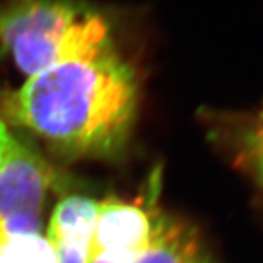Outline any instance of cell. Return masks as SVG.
Listing matches in <instances>:
<instances>
[{
    "label": "cell",
    "instance_id": "6da1fadb",
    "mask_svg": "<svg viewBox=\"0 0 263 263\" xmlns=\"http://www.w3.org/2000/svg\"><path fill=\"white\" fill-rule=\"evenodd\" d=\"M136 104L135 72L111 46L28 76L13 113L66 155L103 157L126 141Z\"/></svg>",
    "mask_w": 263,
    "mask_h": 263
},
{
    "label": "cell",
    "instance_id": "7a4b0ae2",
    "mask_svg": "<svg viewBox=\"0 0 263 263\" xmlns=\"http://www.w3.org/2000/svg\"><path fill=\"white\" fill-rule=\"evenodd\" d=\"M0 43L28 76L114 46L103 15L75 0H10L0 6Z\"/></svg>",
    "mask_w": 263,
    "mask_h": 263
},
{
    "label": "cell",
    "instance_id": "3957f363",
    "mask_svg": "<svg viewBox=\"0 0 263 263\" xmlns=\"http://www.w3.org/2000/svg\"><path fill=\"white\" fill-rule=\"evenodd\" d=\"M50 183L47 164L13 138L0 164V235L40 234Z\"/></svg>",
    "mask_w": 263,
    "mask_h": 263
},
{
    "label": "cell",
    "instance_id": "277c9868",
    "mask_svg": "<svg viewBox=\"0 0 263 263\" xmlns=\"http://www.w3.org/2000/svg\"><path fill=\"white\" fill-rule=\"evenodd\" d=\"M158 211L107 199L100 203L91 241V260L138 253L149 245Z\"/></svg>",
    "mask_w": 263,
    "mask_h": 263
},
{
    "label": "cell",
    "instance_id": "5b68a950",
    "mask_svg": "<svg viewBox=\"0 0 263 263\" xmlns=\"http://www.w3.org/2000/svg\"><path fill=\"white\" fill-rule=\"evenodd\" d=\"M100 202L89 197L70 196L54 209L46 238L59 263L91 262V241Z\"/></svg>",
    "mask_w": 263,
    "mask_h": 263
},
{
    "label": "cell",
    "instance_id": "8992f818",
    "mask_svg": "<svg viewBox=\"0 0 263 263\" xmlns=\"http://www.w3.org/2000/svg\"><path fill=\"white\" fill-rule=\"evenodd\" d=\"M89 263H209L193 227L161 214L149 245L122 257H98Z\"/></svg>",
    "mask_w": 263,
    "mask_h": 263
},
{
    "label": "cell",
    "instance_id": "52a82bcc",
    "mask_svg": "<svg viewBox=\"0 0 263 263\" xmlns=\"http://www.w3.org/2000/svg\"><path fill=\"white\" fill-rule=\"evenodd\" d=\"M231 139L235 162L263 189V107L235 123Z\"/></svg>",
    "mask_w": 263,
    "mask_h": 263
},
{
    "label": "cell",
    "instance_id": "ba28073f",
    "mask_svg": "<svg viewBox=\"0 0 263 263\" xmlns=\"http://www.w3.org/2000/svg\"><path fill=\"white\" fill-rule=\"evenodd\" d=\"M0 263H59L41 234L0 235Z\"/></svg>",
    "mask_w": 263,
    "mask_h": 263
},
{
    "label": "cell",
    "instance_id": "9c48e42d",
    "mask_svg": "<svg viewBox=\"0 0 263 263\" xmlns=\"http://www.w3.org/2000/svg\"><path fill=\"white\" fill-rule=\"evenodd\" d=\"M12 139H13V136H10V133L6 129V126L0 120V164H2V161L5 158L6 152L9 149V145Z\"/></svg>",
    "mask_w": 263,
    "mask_h": 263
}]
</instances>
